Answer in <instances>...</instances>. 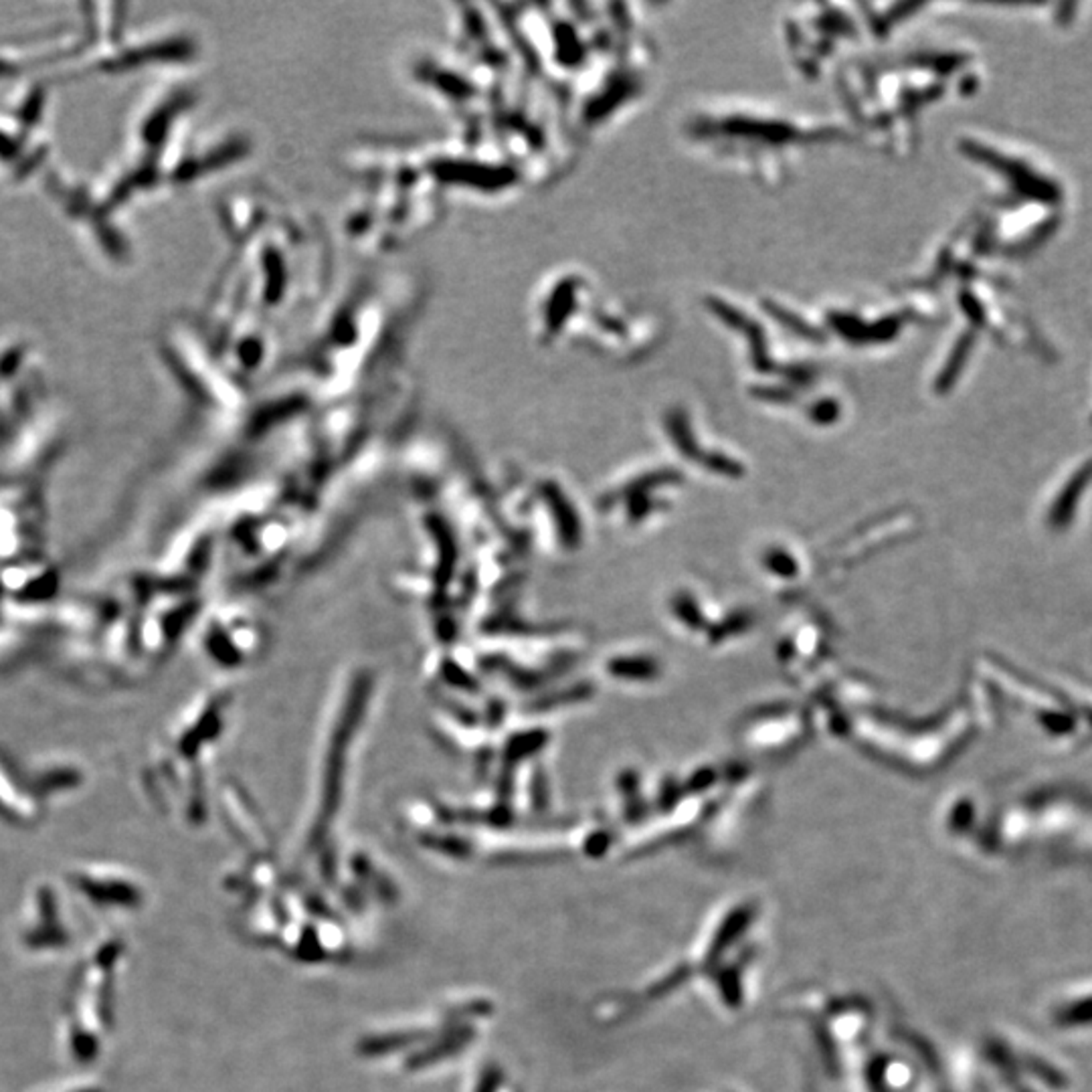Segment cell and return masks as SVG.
<instances>
[{
	"instance_id": "6da1fadb",
	"label": "cell",
	"mask_w": 1092,
	"mask_h": 1092,
	"mask_svg": "<svg viewBox=\"0 0 1092 1092\" xmlns=\"http://www.w3.org/2000/svg\"><path fill=\"white\" fill-rule=\"evenodd\" d=\"M963 152L986 168L994 170L1015 190L1017 196L1030 198V201L1042 205H1058L1062 201V188L1058 187V182L1050 180L1024 160L1012 159V156L997 152L996 148L978 144L973 140H967L963 144Z\"/></svg>"
}]
</instances>
